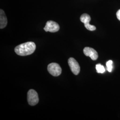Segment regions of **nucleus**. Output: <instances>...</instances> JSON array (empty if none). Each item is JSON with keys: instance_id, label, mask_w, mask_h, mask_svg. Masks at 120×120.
<instances>
[{"instance_id": "f257e3e1", "label": "nucleus", "mask_w": 120, "mask_h": 120, "mask_svg": "<svg viewBox=\"0 0 120 120\" xmlns=\"http://www.w3.org/2000/svg\"><path fill=\"white\" fill-rule=\"evenodd\" d=\"M36 45L33 42L23 43L15 48V52L18 55L26 56L32 54L36 49Z\"/></svg>"}, {"instance_id": "f03ea898", "label": "nucleus", "mask_w": 120, "mask_h": 120, "mask_svg": "<svg viewBox=\"0 0 120 120\" xmlns=\"http://www.w3.org/2000/svg\"><path fill=\"white\" fill-rule=\"evenodd\" d=\"M27 100L29 104L34 106L39 102L38 95L37 92L34 90H30L27 94Z\"/></svg>"}, {"instance_id": "7ed1b4c3", "label": "nucleus", "mask_w": 120, "mask_h": 120, "mask_svg": "<svg viewBox=\"0 0 120 120\" xmlns=\"http://www.w3.org/2000/svg\"><path fill=\"white\" fill-rule=\"evenodd\" d=\"M48 72L54 77H57L61 73V68L60 65L56 63H52L48 65Z\"/></svg>"}, {"instance_id": "20e7f679", "label": "nucleus", "mask_w": 120, "mask_h": 120, "mask_svg": "<svg viewBox=\"0 0 120 120\" xmlns=\"http://www.w3.org/2000/svg\"><path fill=\"white\" fill-rule=\"evenodd\" d=\"M68 64L72 72L75 75H78L80 72V66L77 61L73 57L69 58Z\"/></svg>"}, {"instance_id": "39448f33", "label": "nucleus", "mask_w": 120, "mask_h": 120, "mask_svg": "<svg viewBox=\"0 0 120 120\" xmlns=\"http://www.w3.org/2000/svg\"><path fill=\"white\" fill-rule=\"evenodd\" d=\"M81 21L83 23L85 26L88 30L90 31H94L96 30V27L90 24V22L91 21V17L89 15L86 13H84L80 17Z\"/></svg>"}, {"instance_id": "423d86ee", "label": "nucleus", "mask_w": 120, "mask_h": 120, "mask_svg": "<svg viewBox=\"0 0 120 120\" xmlns=\"http://www.w3.org/2000/svg\"><path fill=\"white\" fill-rule=\"evenodd\" d=\"M60 26L56 22L52 21H48L45 26L44 27V30L46 32H50L51 33H55L59 31Z\"/></svg>"}, {"instance_id": "0eeeda50", "label": "nucleus", "mask_w": 120, "mask_h": 120, "mask_svg": "<svg viewBox=\"0 0 120 120\" xmlns=\"http://www.w3.org/2000/svg\"><path fill=\"white\" fill-rule=\"evenodd\" d=\"M83 52L86 56H90L92 60H95L98 58V55L97 52L92 48H85L83 49Z\"/></svg>"}, {"instance_id": "6e6552de", "label": "nucleus", "mask_w": 120, "mask_h": 120, "mask_svg": "<svg viewBox=\"0 0 120 120\" xmlns=\"http://www.w3.org/2000/svg\"><path fill=\"white\" fill-rule=\"evenodd\" d=\"M7 24V19L4 11L1 9L0 10V29L5 28Z\"/></svg>"}, {"instance_id": "1a4fd4ad", "label": "nucleus", "mask_w": 120, "mask_h": 120, "mask_svg": "<svg viewBox=\"0 0 120 120\" xmlns=\"http://www.w3.org/2000/svg\"><path fill=\"white\" fill-rule=\"evenodd\" d=\"M96 69L97 70V73H104L105 71V69L103 65H102L101 64H97L96 66Z\"/></svg>"}, {"instance_id": "9d476101", "label": "nucleus", "mask_w": 120, "mask_h": 120, "mask_svg": "<svg viewBox=\"0 0 120 120\" xmlns=\"http://www.w3.org/2000/svg\"><path fill=\"white\" fill-rule=\"evenodd\" d=\"M112 61L111 60H109L106 63V66L107 68L108 71L109 72H111L112 69Z\"/></svg>"}, {"instance_id": "9b49d317", "label": "nucleus", "mask_w": 120, "mask_h": 120, "mask_svg": "<svg viewBox=\"0 0 120 120\" xmlns=\"http://www.w3.org/2000/svg\"><path fill=\"white\" fill-rule=\"evenodd\" d=\"M116 15V17H117V19L120 21V9H119V10L117 12Z\"/></svg>"}]
</instances>
